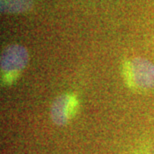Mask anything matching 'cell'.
I'll use <instances>...</instances> for the list:
<instances>
[{
    "instance_id": "cell-1",
    "label": "cell",
    "mask_w": 154,
    "mask_h": 154,
    "mask_svg": "<svg viewBox=\"0 0 154 154\" xmlns=\"http://www.w3.org/2000/svg\"><path fill=\"white\" fill-rule=\"evenodd\" d=\"M29 54L22 45L13 44L7 46L1 54V71L3 73H17L28 64Z\"/></svg>"
},
{
    "instance_id": "cell-2",
    "label": "cell",
    "mask_w": 154,
    "mask_h": 154,
    "mask_svg": "<svg viewBox=\"0 0 154 154\" xmlns=\"http://www.w3.org/2000/svg\"><path fill=\"white\" fill-rule=\"evenodd\" d=\"M131 76L138 87L154 88V64L144 58H135L130 62Z\"/></svg>"
},
{
    "instance_id": "cell-3",
    "label": "cell",
    "mask_w": 154,
    "mask_h": 154,
    "mask_svg": "<svg viewBox=\"0 0 154 154\" xmlns=\"http://www.w3.org/2000/svg\"><path fill=\"white\" fill-rule=\"evenodd\" d=\"M71 97L63 94L53 101L51 106V119L56 125L66 124L69 119L70 108H71Z\"/></svg>"
},
{
    "instance_id": "cell-4",
    "label": "cell",
    "mask_w": 154,
    "mask_h": 154,
    "mask_svg": "<svg viewBox=\"0 0 154 154\" xmlns=\"http://www.w3.org/2000/svg\"><path fill=\"white\" fill-rule=\"evenodd\" d=\"M32 0H1L3 13H22L31 8Z\"/></svg>"
}]
</instances>
